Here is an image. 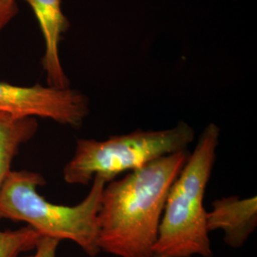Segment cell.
<instances>
[{"mask_svg":"<svg viewBox=\"0 0 257 257\" xmlns=\"http://www.w3.org/2000/svg\"><path fill=\"white\" fill-rule=\"evenodd\" d=\"M189 156L169 155L106 183L97 214L100 252L154 257L167 195Z\"/></svg>","mask_w":257,"mask_h":257,"instance_id":"cell-1","label":"cell"},{"mask_svg":"<svg viewBox=\"0 0 257 257\" xmlns=\"http://www.w3.org/2000/svg\"><path fill=\"white\" fill-rule=\"evenodd\" d=\"M220 128L210 123L167 195L154 257H212L204 206L216 160Z\"/></svg>","mask_w":257,"mask_h":257,"instance_id":"cell-2","label":"cell"},{"mask_svg":"<svg viewBox=\"0 0 257 257\" xmlns=\"http://www.w3.org/2000/svg\"><path fill=\"white\" fill-rule=\"evenodd\" d=\"M106 181L95 176L87 196L75 206L56 205L41 196L37 188L43 176L30 171H12L0 190V219L21 221L42 236L73 241L89 256L98 247L97 214Z\"/></svg>","mask_w":257,"mask_h":257,"instance_id":"cell-3","label":"cell"},{"mask_svg":"<svg viewBox=\"0 0 257 257\" xmlns=\"http://www.w3.org/2000/svg\"><path fill=\"white\" fill-rule=\"evenodd\" d=\"M195 132L186 122L165 130H137L104 140L80 138L74 155L63 169L65 182L88 185L95 176L107 183L116 176L135 172L157 159L186 151Z\"/></svg>","mask_w":257,"mask_h":257,"instance_id":"cell-4","label":"cell"},{"mask_svg":"<svg viewBox=\"0 0 257 257\" xmlns=\"http://www.w3.org/2000/svg\"><path fill=\"white\" fill-rule=\"evenodd\" d=\"M0 113L41 117L79 128L90 113L89 98L80 91L36 84L23 87L0 82Z\"/></svg>","mask_w":257,"mask_h":257,"instance_id":"cell-5","label":"cell"},{"mask_svg":"<svg viewBox=\"0 0 257 257\" xmlns=\"http://www.w3.org/2000/svg\"><path fill=\"white\" fill-rule=\"evenodd\" d=\"M18 1V0H17ZM33 9L42 32L45 52L42 58L48 86L70 88L59 56V44L70 23L62 11V0H24Z\"/></svg>","mask_w":257,"mask_h":257,"instance_id":"cell-6","label":"cell"},{"mask_svg":"<svg viewBox=\"0 0 257 257\" xmlns=\"http://www.w3.org/2000/svg\"><path fill=\"white\" fill-rule=\"evenodd\" d=\"M209 232L222 230L224 241L230 248H241L257 227L256 196L222 197L211 203L207 211Z\"/></svg>","mask_w":257,"mask_h":257,"instance_id":"cell-7","label":"cell"},{"mask_svg":"<svg viewBox=\"0 0 257 257\" xmlns=\"http://www.w3.org/2000/svg\"><path fill=\"white\" fill-rule=\"evenodd\" d=\"M38 123L35 117H16L0 113V190L12 172L14 158L19 148L37 134Z\"/></svg>","mask_w":257,"mask_h":257,"instance_id":"cell-8","label":"cell"},{"mask_svg":"<svg viewBox=\"0 0 257 257\" xmlns=\"http://www.w3.org/2000/svg\"><path fill=\"white\" fill-rule=\"evenodd\" d=\"M43 236L26 226L15 230H0V257H19L20 253L34 250Z\"/></svg>","mask_w":257,"mask_h":257,"instance_id":"cell-9","label":"cell"},{"mask_svg":"<svg viewBox=\"0 0 257 257\" xmlns=\"http://www.w3.org/2000/svg\"><path fill=\"white\" fill-rule=\"evenodd\" d=\"M60 241L58 239L43 236L34 249L35 253L25 257H56V250Z\"/></svg>","mask_w":257,"mask_h":257,"instance_id":"cell-10","label":"cell"},{"mask_svg":"<svg viewBox=\"0 0 257 257\" xmlns=\"http://www.w3.org/2000/svg\"><path fill=\"white\" fill-rule=\"evenodd\" d=\"M19 13L17 0H0V34Z\"/></svg>","mask_w":257,"mask_h":257,"instance_id":"cell-11","label":"cell"}]
</instances>
